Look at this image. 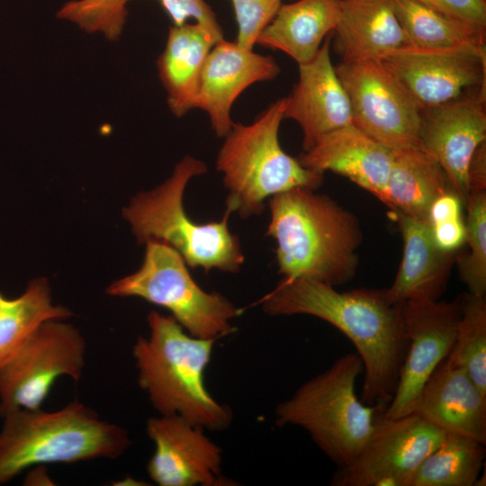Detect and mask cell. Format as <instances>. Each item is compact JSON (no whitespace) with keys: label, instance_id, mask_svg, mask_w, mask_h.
<instances>
[{"label":"cell","instance_id":"cell-1","mask_svg":"<svg viewBox=\"0 0 486 486\" xmlns=\"http://www.w3.org/2000/svg\"><path fill=\"white\" fill-rule=\"evenodd\" d=\"M260 303L268 315H310L340 330L363 362L361 401L386 410L408 349L401 304L392 302L386 289L338 292L310 278H283Z\"/></svg>","mask_w":486,"mask_h":486},{"label":"cell","instance_id":"cell-2","mask_svg":"<svg viewBox=\"0 0 486 486\" xmlns=\"http://www.w3.org/2000/svg\"><path fill=\"white\" fill-rule=\"evenodd\" d=\"M268 203L266 235L276 242L283 278H310L337 286L355 277L363 232L354 213L307 187L275 194Z\"/></svg>","mask_w":486,"mask_h":486},{"label":"cell","instance_id":"cell-3","mask_svg":"<svg viewBox=\"0 0 486 486\" xmlns=\"http://www.w3.org/2000/svg\"><path fill=\"white\" fill-rule=\"evenodd\" d=\"M148 338L139 337L132 355L138 382L160 415H176L204 429L229 428L232 411L217 401L204 382L216 339L191 336L156 310L147 316Z\"/></svg>","mask_w":486,"mask_h":486},{"label":"cell","instance_id":"cell-4","mask_svg":"<svg viewBox=\"0 0 486 486\" xmlns=\"http://www.w3.org/2000/svg\"><path fill=\"white\" fill-rule=\"evenodd\" d=\"M2 418L0 485L36 465L116 459L131 444L125 428L77 400L55 411L22 409Z\"/></svg>","mask_w":486,"mask_h":486},{"label":"cell","instance_id":"cell-5","mask_svg":"<svg viewBox=\"0 0 486 486\" xmlns=\"http://www.w3.org/2000/svg\"><path fill=\"white\" fill-rule=\"evenodd\" d=\"M207 171L204 162L184 156L169 178L151 191L137 194L122 215L140 244L157 239L176 249L190 267L238 273L245 256L238 237L229 228L231 212L226 210L218 221L198 223L184 211L188 182Z\"/></svg>","mask_w":486,"mask_h":486},{"label":"cell","instance_id":"cell-6","mask_svg":"<svg viewBox=\"0 0 486 486\" xmlns=\"http://www.w3.org/2000/svg\"><path fill=\"white\" fill-rule=\"evenodd\" d=\"M364 365L357 353H347L302 383L275 408L277 426L304 429L338 468L360 453L385 411L366 405L356 392Z\"/></svg>","mask_w":486,"mask_h":486},{"label":"cell","instance_id":"cell-7","mask_svg":"<svg viewBox=\"0 0 486 486\" xmlns=\"http://www.w3.org/2000/svg\"><path fill=\"white\" fill-rule=\"evenodd\" d=\"M285 97L276 100L252 123L233 124L224 136L216 167L228 190L226 210L247 219L263 212L265 201L280 193L307 187L316 190L324 174L304 167L281 147L279 128Z\"/></svg>","mask_w":486,"mask_h":486},{"label":"cell","instance_id":"cell-8","mask_svg":"<svg viewBox=\"0 0 486 486\" xmlns=\"http://www.w3.org/2000/svg\"><path fill=\"white\" fill-rule=\"evenodd\" d=\"M139 270L114 281L112 296L140 297L163 307L191 336L217 339L235 329L232 320L241 310L217 292L204 291L190 274L182 256L169 245L148 239Z\"/></svg>","mask_w":486,"mask_h":486},{"label":"cell","instance_id":"cell-9","mask_svg":"<svg viewBox=\"0 0 486 486\" xmlns=\"http://www.w3.org/2000/svg\"><path fill=\"white\" fill-rule=\"evenodd\" d=\"M86 344L80 331L62 320L43 322L0 366V417L38 410L61 376L80 380Z\"/></svg>","mask_w":486,"mask_h":486},{"label":"cell","instance_id":"cell-10","mask_svg":"<svg viewBox=\"0 0 486 486\" xmlns=\"http://www.w3.org/2000/svg\"><path fill=\"white\" fill-rule=\"evenodd\" d=\"M352 124L391 150L420 147L422 110L380 59L341 60Z\"/></svg>","mask_w":486,"mask_h":486},{"label":"cell","instance_id":"cell-11","mask_svg":"<svg viewBox=\"0 0 486 486\" xmlns=\"http://www.w3.org/2000/svg\"><path fill=\"white\" fill-rule=\"evenodd\" d=\"M379 59L421 110L486 93L485 45L405 46Z\"/></svg>","mask_w":486,"mask_h":486},{"label":"cell","instance_id":"cell-12","mask_svg":"<svg viewBox=\"0 0 486 486\" xmlns=\"http://www.w3.org/2000/svg\"><path fill=\"white\" fill-rule=\"evenodd\" d=\"M445 433L413 413L396 418L382 414L360 453L338 469L331 484L410 486L417 469Z\"/></svg>","mask_w":486,"mask_h":486},{"label":"cell","instance_id":"cell-13","mask_svg":"<svg viewBox=\"0 0 486 486\" xmlns=\"http://www.w3.org/2000/svg\"><path fill=\"white\" fill-rule=\"evenodd\" d=\"M408 349L394 395L383 417L411 414L426 382L447 357L462 314V295L451 302L410 300L401 303Z\"/></svg>","mask_w":486,"mask_h":486},{"label":"cell","instance_id":"cell-14","mask_svg":"<svg viewBox=\"0 0 486 486\" xmlns=\"http://www.w3.org/2000/svg\"><path fill=\"white\" fill-rule=\"evenodd\" d=\"M203 429L176 415L149 418L146 430L155 446L149 478L160 486L229 485L221 474V448Z\"/></svg>","mask_w":486,"mask_h":486},{"label":"cell","instance_id":"cell-15","mask_svg":"<svg viewBox=\"0 0 486 486\" xmlns=\"http://www.w3.org/2000/svg\"><path fill=\"white\" fill-rule=\"evenodd\" d=\"M486 93L422 110L419 145L446 175L452 190L465 204L468 166L486 141Z\"/></svg>","mask_w":486,"mask_h":486},{"label":"cell","instance_id":"cell-16","mask_svg":"<svg viewBox=\"0 0 486 486\" xmlns=\"http://www.w3.org/2000/svg\"><path fill=\"white\" fill-rule=\"evenodd\" d=\"M280 67L271 56L245 49L236 41H218L202 69L196 108L203 110L218 137H224L234 122L231 107L251 85L274 79Z\"/></svg>","mask_w":486,"mask_h":486},{"label":"cell","instance_id":"cell-17","mask_svg":"<svg viewBox=\"0 0 486 486\" xmlns=\"http://www.w3.org/2000/svg\"><path fill=\"white\" fill-rule=\"evenodd\" d=\"M330 36L313 59L299 64V78L285 97L284 117L295 121L303 134V151L323 135L352 124L349 99L330 58Z\"/></svg>","mask_w":486,"mask_h":486},{"label":"cell","instance_id":"cell-18","mask_svg":"<svg viewBox=\"0 0 486 486\" xmlns=\"http://www.w3.org/2000/svg\"><path fill=\"white\" fill-rule=\"evenodd\" d=\"M412 413L444 432L486 445V394L446 358L426 382Z\"/></svg>","mask_w":486,"mask_h":486},{"label":"cell","instance_id":"cell-19","mask_svg":"<svg viewBox=\"0 0 486 486\" xmlns=\"http://www.w3.org/2000/svg\"><path fill=\"white\" fill-rule=\"evenodd\" d=\"M297 158L306 168L343 176L385 202L392 150L355 125L323 135Z\"/></svg>","mask_w":486,"mask_h":486},{"label":"cell","instance_id":"cell-20","mask_svg":"<svg viewBox=\"0 0 486 486\" xmlns=\"http://www.w3.org/2000/svg\"><path fill=\"white\" fill-rule=\"evenodd\" d=\"M392 213L401 234L403 254L395 279L386 288L389 300L397 304L410 300H439L460 251L439 249L426 221Z\"/></svg>","mask_w":486,"mask_h":486},{"label":"cell","instance_id":"cell-21","mask_svg":"<svg viewBox=\"0 0 486 486\" xmlns=\"http://www.w3.org/2000/svg\"><path fill=\"white\" fill-rule=\"evenodd\" d=\"M223 39L197 22L169 28L166 47L157 66L166 91L168 107L176 117L196 108L205 59L212 47Z\"/></svg>","mask_w":486,"mask_h":486},{"label":"cell","instance_id":"cell-22","mask_svg":"<svg viewBox=\"0 0 486 486\" xmlns=\"http://www.w3.org/2000/svg\"><path fill=\"white\" fill-rule=\"evenodd\" d=\"M337 46L342 60L379 59L409 46L392 0H338Z\"/></svg>","mask_w":486,"mask_h":486},{"label":"cell","instance_id":"cell-23","mask_svg":"<svg viewBox=\"0 0 486 486\" xmlns=\"http://www.w3.org/2000/svg\"><path fill=\"white\" fill-rule=\"evenodd\" d=\"M338 0H299L282 4L256 44L282 50L298 64L310 61L324 40L334 32Z\"/></svg>","mask_w":486,"mask_h":486},{"label":"cell","instance_id":"cell-24","mask_svg":"<svg viewBox=\"0 0 486 486\" xmlns=\"http://www.w3.org/2000/svg\"><path fill=\"white\" fill-rule=\"evenodd\" d=\"M448 190L443 168L423 148L392 150L384 202L392 212L427 222L432 202Z\"/></svg>","mask_w":486,"mask_h":486},{"label":"cell","instance_id":"cell-25","mask_svg":"<svg viewBox=\"0 0 486 486\" xmlns=\"http://www.w3.org/2000/svg\"><path fill=\"white\" fill-rule=\"evenodd\" d=\"M73 312L53 305L47 279L36 278L22 294L7 298L0 292V366L9 360L45 321L64 320Z\"/></svg>","mask_w":486,"mask_h":486},{"label":"cell","instance_id":"cell-26","mask_svg":"<svg viewBox=\"0 0 486 486\" xmlns=\"http://www.w3.org/2000/svg\"><path fill=\"white\" fill-rule=\"evenodd\" d=\"M485 446L472 438L446 432L441 443L417 469L410 486H473L485 460Z\"/></svg>","mask_w":486,"mask_h":486},{"label":"cell","instance_id":"cell-27","mask_svg":"<svg viewBox=\"0 0 486 486\" xmlns=\"http://www.w3.org/2000/svg\"><path fill=\"white\" fill-rule=\"evenodd\" d=\"M409 46L427 49L485 45L486 30L446 17L411 0H392Z\"/></svg>","mask_w":486,"mask_h":486},{"label":"cell","instance_id":"cell-28","mask_svg":"<svg viewBox=\"0 0 486 486\" xmlns=\"http://www.w3.org/2000/svg\"><path fill=\"white\" fill-rule=\"evenodd\" d=\"M446 359L486 394V296L462 294V314Z\"/></svg>","mask_w":486,"mask_h":486},{"label":"cell","instance_id":"cell-29","mask_svg":"<svg viewBox=\"0 0 486 486\" xmlns=\"http://www.w3.org/2000/svg\"><path fill=\"white\" fill-rule=\"evenodd\" d=\"M466 238L470 252L457 256L459 276L468 292L486 296V191L469 194L464 204Z\"/></svg>","mask_w":486,"mask_h":486},{"label":"cell","instance_id":"cell-30","mask_svg":"<svg viewBox=\"0 0 486 486\" xmlns=\"http://www.w3.org/2000/svg\"><path fill=\"white\" fill-rule=\"evenodd\" d=\"M128 12L118 0H72L64 4L57 16L88 33H100L107 40L121 36Z\"/></svg>","mask_w":486,"mask_h":486},{"label":"cell","instance_id":"cell-31","mask_svg":"<svg viewBox=\"0 0 486 486\" xmlns=\"http://www.w3.org/2000/svg\"><path fill=\"white\" fill-rule=\"evenodd\" d=\"M238 23L236 42L253 49L262 31L270 23L282 0H231Z\"/></svg>","mask_w":486,"mask_h":486},{"label":"cell","instance_id":"cell-32","mask_svg":"<svg viewBox=\"0 0 486 486\" xmlns=\"http://www.w3.org/2000/svg\"><path fill=\"white\" fill-rule=\"evenodd\" d=\"M130 0H118L121 7L127 9ZM173 22V25H182L188 19L206 27L215 34L223 37L222 30L214 12L204 0H158Z\"/></svg>","mask_w":486,"mask_h":486},{"label":"cell","instance_id":"cell-33","mask_svg":"<svg viewBox=\"0 0 486 486\" xmlns=\"http://www.w3.org/2000/svg\"><path fill=\"white\" fill-rule=\"evenodd\" d=\"M446 17L486 30V0H411Z\"/></svg>","mask_w":486,"mask_h":486},{"label":"cell","instance_id":"cell-34","mask_svg":"<svg viewBox=\"0 0 486 486\" xmlns=\"http://www.w3.org/2000/svg\"><path fill=\"white\" fill-rule=\"evenodd\" d=\"M435 244L445 252H458L465 243L466 229L462 213L427 222Z\"/></svg>","mask_w":486,"mask_h":486},{"label":"cell","instance_id":"cell-35","mask_svg":"<svg viewBox=\"0 0 486 486\" xmlns=\"http://www.w3.org/2000/svg\"><path fill=\"white\" fill-rule=\"evenodd\" d=\"M467 178L469 194L486 191V141L482 143L472 155Z\"/></svg>","mask_w":486,"mask_h":486},{"label":"cell","instance_id":"cell-36","mask_svg":"<svg viewBox=\"0 0 486 486\" xmlns=\"http://www.w3.org/2000/svg\"><path fill=\"white\" fill-rule=\"evenodd\" d=\"M43 465H36L32 467L30 472L24 479L25 485H39L50 484L51 480L47 474V470L42 468Z\"/></svg>","mask_w":486,"mask_h":486}]
</instances>
